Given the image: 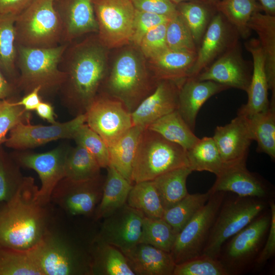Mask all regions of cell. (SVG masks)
Segmentation results:
<instances>
[{
  "mask_svg": "<svg viewBox=\"0 0 275 275\" xmlns=\"http://www.w3.org/2000/svg\"><path fill=\"white\" fill-rule=\"evenodd\" d=\"M107 50L97 34L67 44L59 64L65 75L60 90L76 116L85 114L108 72Z\"/></svg>",
  "mask_w": 275,
  "mask_h": 275,
  "instance_id": "1",
  "label": "cell"
},
{
  "mask_svg": "<svg viewBox=\"0 0 275 275\" xmlns=\"http://www.w3.org/2000/svg\"><path fill=\"white\" fill-rule=\"evenodd\" d=\"M33 178L24 177L14 196L0 205V247L28 250L49 230L47 205L37 200Z\"/></svg>",
  "mask_w": 275,
  "mask_h": 275,
  "instance_id": "2",
  "label": "cell"
},
{
  "mask_svg": "<svg viewBox=\"0 0 275 275\" xmlns=\"http://www.w3.org/2000/svg\"><path fill=\"white\" fill-rule=\"evenodd\" d=\"M141 51L126 48L116 58L99 92L121 101L131 113L155 89L158 82ZM100 88V89H101Z\"/></svg>",
  "mask_w": 275,
  "mask_h": 275,
  "instance_id": "3",
  "label": "cell"
},
{
  "mask_svg": "<svg viewBox=\"0 0 275 275\" xmlns=\"http://www.w3.org/2000/svg\"><path fill=\"white\" fill-rule=\"evenodd\" d=\"M67 44L45 48L16 45V65L19 72L17 82L26 94L38 87H41L40 94L60 89L65 75L59 64Z\"/></svg>",
  "mask_w": 275,
  "mask_h": 275,
  "instance_id": "4",
  "label": "cell"
},
{
  "mask_svg": "<svg viewBox=\"0 0 275 275\" xmlns=\"http://www.w3.org/2000/svg\"><path fill=\"white\" fill-rule=\"evenodd\" d=\"M188 167L186 151L148 128L143 130L132 165L131 181L153 180L171 170Z\"/></svg>",
  "mask_w": 275,
  "mask_h": 275,
  "instance_id": "5",
  "label": "cell"
},
{
  "mask_svg": "<svg viewBox=\"0 0 275 275\" xmlns=\"http://www.w3.org/2000/svg\"><path fill=\"white\" fill-rule=\"evenodd\" d=\"M53 2L33 0L16 16V45L45 48L63 44L62 26Z\"/></svg>",
  "mask_w": 275,
  "mask_h": 275,
  "instance_id": "6",
  "label": "cell"
},
{
  "mask_svg": "<svg viewBox=\"0 0 275 275\" xmlns=\"http://www.w3.org/2000/svg\"><path fill=\"white\" fill-rule=\"evenodd\" d=\"M265 199L237 196L224 200L201 255L218 259L224 243L251 223L266 207Z\"/></svg>",
  "mask_w": 275,
  "mask_h": 275,
  "instance_id": "7",
  "label": "cell"
},
{
  "mask_svg": "<svg viewBox=\"0 0 275 275\" xmlns=\"http://www.w3.org/2000/svg\"><path fill=\"white\" fill-rule=\"evenodd\" d=\"M30 250L42 275L90 274V260L50 229Z\"/></svg>",
  "mask_w": 275,
  "mask_h": 275,
  "instance_id": "8",
  "label": "cell"
},
{
  "mask_svg": "<svg viewBox=\"0 0 275 275\" xmlns=\"http://www.w3.org/2000/svg\"><path fill=\"white\" fill-rule=\"evenodd\" d=\"M225 197V192L211 194L205 205L177 234L170 252L176 264L202 254Z\"/></svg>",
  "mask_w": 275,
  "mask_h": 275,
  "instance_id": "9",
  "label": "cell"
},
{
  "mask_svg": "<svg viewBox=\"0 0 275 275\" xmlns=\"http://www.w3.org/2000/svg\"><path fill=\"white\" fill-rule=\"evenodd\" d=\"M97 36L107 49L130 43L135 8L131 0H92Z\"/></svg>",
  "mask_w": 275,
  "mask_h": 275,
  "instance_id": "10",
  "label": "cell"
},
{
  "mask_svg": "<svg viewBox=\"0 0 275 275\" xmlns=\"http://www.w3.org/2000/svg\"><path fill=\"white\" fill-rule=\"evenodd\" d=\"M85 114L86 124L103 139L108 147L133 126L131 114L124 104L101 92Z\"/></svg>",
  "mask_w": 275,
  "mask_h": 275,
  "instance_id": "11",
  "label": "cell"
},
{
  "mask_svg": "<svg viewBox=\"0 0 275 275\" xmlns=\"http://www.w3.org/2000/svg\"><path fill=\"white\" fill-rule=\"evenodd\" d=\"M103 183L101 175L84 181L64 177L53 189L50 203H54L72 215H92L101 200Z\"/></svg>",
  "mask_w": 275,
  "mask_h": 275,
  "instance_id": "12",
  "label": "cell"
},
{
  "mask_svg": "<svg viewBox=\"0 0 275 275\" xmlns=\"http://www.w3.org/2000/svg\"><path fill=\"white\" fill-rule=\"evenodd\" d=\"M85 114L76 116L64 123L50 125H32L21 122L9 132L5 145L16 149H25L39 146L48 142L64 139H73L76 131L86 123Z\"/></svg>",
  "mask_w": 275,
  "mask_h": 275,
  "instance_id": "13",
  "label": "cell"
},
{
  "mask_svg": "<svg viewBox=\"0 0 275 275\" xmlns=\"http://www.w3.org/2000/svg\"><path fill=\"white\" fill-rule=\"evenodd\" d=\"M270 212L261 214L244 228L233 235L225 249L223 261H220L228 271L240 270L258 253L268 231Z\"/></svg>",
  "mask_w": 275,
  "mask_h": 275,
  "instance_id": "14",
  "label": "cell"
},
{
  "mask_svg": "<svg viewBox=\"0 0 275 275\" xmlns=\"http://www.w3.org/2000/svg\"><path fill=\"white\" fill-rule=\"evenodd\" d=\"M67 150L58 147L41 153H23L14 158L20 167L36 171L41 181L37 200L42 204L50 203L51 193L65 177V160Z\"/></svg>",
  "mask_w": 275,
  "mask_h": 275,
  "instance_id": "15",
  "label": "cell"
},
{
  "mask_svg": "<svg viewBox=\"0 0 275 275\" xmlns=\"http://www.w3.org/2000/svg\"><path fill=\"white\" fill-rule=\"evenodd\" d=\"M144 215L126 203L104 218L97 237L122 252L140 243Z\"/></svg>",
  "mask_w": 275,
  "mask_h": 275,
  "instance_id": "16",
  "label": "cell"
},
{
  "mask_svg": "<svg viewBox=\"0 0 275 275\" xmlns=\"http://www.w3.org/2000/svg\"><path fill=\"white\" fill-rule=\"evenodd\" d=\"M251 77L237 40L195 78L200 81H213L246 92Z\"/></svg>",
  "mask_w": 275,
  "mask_h": 275,
  "instance_id": "17",
  "label": "cell"
},
{
  "mask_svg": "<svg viewBox=\"0 0 275 275\" xmlns=\"http://www.w3.org/2000/svg\"><path fill=\"white\" fill-rule=\"evenodd\" d=\"M237 34L221 14L215 13L202 39L188 77H196L237 41Z\"/></svg>",
  "mask_w": 275,
  "mask_h": 275,
  "instance_id": "18",
  "label": "cell"
},
{
  "mask_svg": "<svg viewBox=\"0 0 275 275\" xmlns=\"http://www.w3.org/2000/svg\"><path fill=\"white\" fill-rule=\"evenodd\" d=\"M62 29L63 43L98 33L92 0H53Z\"/></svg>",
  "mask_w": 275,
  "mask_h": 275,
  "instance_id": "19",
  "label": "cell"
},
{
  "mask_svg": "<svg viewBox=\"0 0 275 275\" xmlns=\"http://www.w3.org/2000/svg\"><path fill=\"white\" fill-rule=\"evenodd\" d=\"M212 138L224 166L245 163L253 140L245 116L237 115L229 123L217 126Z\"/></svg>",
  "mask_w": 275,
  "mask_h": 275,
  "instance_id": "20",
  "label": "cell"
},
{
  "mask_svg": "<svg viewBox=\"0 0 275 275\" xmlns=\"http://www.w3.org/2000/svg\"><path fill=\"white\" fill-rule=\"evenodd\" d=\"M182 82L159 80L153 91L131 113L133 126L146 128L161 117L177 110Z\"/></svg>",
  "mask_w": 275,
  "mask_h": 275,
  "instance_id": "21",
  "label": "cell"
},
{
  "mask_svg": "<svg viewBox=\"0 0 275 275\" xmlns=\"http://www.w3.org/2000/svg\"><path fill=\"white\" fill-rule=\"evenodd\" d=\"M212 186L208 190L232 192L239 197H255L266 199L270 194L267 184L257 175L250 172L245 163L223 166Z\"/></svg>",
  "mask_w": 275,
  "mask_h": 275,
  "instance_id": "22",
  "label": "cell"
},
{
  "mask_svg": "<svg viewBox=\"0 0 275 275\" xmlns=\"http://www.w3.org/2000/svg\"><path fill=\"white\" fill-rule=\"evenodd\" d=\"M253 60V71L248 90V101L238 109L237 115L249 116L262 112L269 106L268 98V86L265 60L258 39L253 38L245 43Z\"/></svg>",
  "mask_w": 275,
  "mask_h": 275,
  "instance_id": "23",
  "label": "cell"
},
{
  "mask_svg": "<svg viewBox=\"0 0 275 275\" xmlns=\"http://www.w3.org/2000/svg\"><path fill=\"white\" fill-rule=\"evenodd\" d=\"M229 88L211 80L188 77L180 85L177 111L194 131L198 113L203 104L215 94Z\"/></svg>",
  "mask_w": 275,
  "mask_h": 275,
  "instance_id": "24",
  "label": "cell"
},
{
  "mask_svg": "<svg viewBox=\"0 0 275 275\" xmlns=\"http://www.w3.org/2000/svg\"><path fill=\"white\" fill-rule=\"evenodd\" d=\"M122 253L135 275H173L176 264L170 252L139 243Z\"/></svg>",
  "mask_w": 275,
  "mask_h": 275,
  "instance_id": "25",
  "label": "cell"
},
{
  "mask_svg": "<svg viewBox=\"0 0 275 275\" xmlns=\"http://www.w3.org/2000/svg\"><path fill=\"white\" fill-rule=\"evenodd\" d=\"M196 57L197 53L167 48L148 59V68L157 81L171 80L182 82L189 77Z\"/></svg>",
  "mask_w": 275,
  "mask_h": 275,
  "instance_id": "26",
  "label": "cell"
},
{
  "mask_svg": "<svg viewBox=\"0 0 275 275\" xmlns=\"http://www.w3.org/2000/svg\"><path fill=\"white\" fill-rule=\"evenodd\" d=\"M248 27L258 35L265 60L268 89L271 92L270 103L275 104V16L255 13Z\"/></svg>",
  "mask_w": 275,
  "mask_h": 275,
  "instance_id": "27",
  "label": "cell"
},
{
  "mask_svg": "<svg viewBox=\"0 0 275 275\" xmlns=\"http://www.w3.org/2000/svg\"><path fill=\"white\" fill-rule=\"evenodd\" d=\"M90 274L135 275L124 254L97 237L91 249Z\"/></svg>",
  "mask_w": 275,
  "mask_h": 275,
  "instance_id": "28",
  "label": "cell"
},
{
  "mask_svg": "<svg viewBox=\"0 0 275 275\" xmlns=\"http://www.w3.org/2000/svg\"><path fill=\"white\" fill-rule=\"evenodd\" d=\"M101 200L95 210L96 220L104 218L124 205L133 184L111 164L107 167Z\"/></svg>",
  "mask_w": 275,
  "mask_h": 275,
  "instance_id": "29",
  "label": "cell"
},
{
  "mask_svg": "<svg viewBox=\"0 0 275 275\" xmlns=\"http://www.w3.org/2000/svg\"><path fill=\"white\" fill-rule=\"evenodd\" d=\"M144 129L140 126H132L113 145L108 147L110 164L132 183L133 162Z\"/></svg>",
  "mask_w": 275,
  "mask_h": 275,
  "instance_id": "30",
  "label": "cell"
},
{
  "mask_svg": "<svg viewBox=\"0 0 275 275\" xmlns=\"http://www.w3.org/2000/svg\"><path fill=\"white\" fill-rule=\"evenodd\" d=\"M146 128L155 131L167 140L179 145L186 151L199 140L177 110L150 124Z\"/></svg>",
  "mask_w": 275,
  "mask_h": 275,
  "instance_id": "31",
  "label": "cell"
},
{
  "mask_svg": "<svg viewBox=\"0 0 275 275\" xmlns=\"http://www.w3.org/2000/svg\"><path fill=\"white\" fill-rule=\"evenodd\" d=\"M253 140L257 142V151L275 158V105L269 104L265 111L245 116Z\"/></svg>",
  "mask_w": 275,
  "mask_h": 275,
  "instance_id": "32",
  "label": "cell"
},
{
  "mask_svg": "<svg viewBox=\"0 0 275 275\" xmlns=\"http://www.w3.org/2000/svg\"><path fill=\"white\" fill-rule=\"evenodd\" d=\"M213 6L243 38L250 35L248 23L252 15L262 11L257 0H220Z\"/></svg>",
  "mask_w": 275,
  "mask_h": 275,
  "instance_id": "33",
  "label": "cell"
},
{
  "mask_svg": "<svg viewBox=\"0 0 275 275\" xmlns=\"http://www.w3.org/2000/svg\"><path fill=\"white\" fill-rule=\"evenodd\" d=\"M192 172L188 167H181L153 180L164 210L173 206L188 194L186 180Z\"/></svg>",
  "mask_w": 275,
  "mask_h": 275,
  "instance_id": "34",
  "label": "cell"
},
{
  "mask_svg": "<svg viewBox=\"0 0 275 275\" xmlns=\"http://www.w3.org/2000/svg\"><path fill=\"white\" fill-rule=\"evenodd\" d=\"M126 204L148 218H162L164 211L153 180L134 183Z\"/></svg>",
  "mask_w": 275,
  "mask_h": 275,
  "instance_id": "35",
  "label": "cell"
},
{
  "mask_svg": "<svg viewBox=\"0 0 275 275\" xmlns=\"http://www.w3.org/2000/svg\"><path fill=\"white\" fill-rule=\"evenodd\" d=\"M188 167L192 171H207L218 174L223 163L212 137H203L186 151Z\"/></svg>",
  "mask_w": 275,
  "mask_h": 275,
  "instance_id": "36",
  "label": "cell"
},
{
  "mask_svg": "<svg viewBox=\"0 0 275 275\" xmlns=\"http://www.w3.org/2000/svg\"><path fill=\"white\" fill-rule=\"evenodd\" d=\"M101 168L90 154L82 146L67 150L65 160V177L74 181H84L100 176Z\"/></svg>",
  "mask_w": 275,
  "mask_h": 275,
  "instance_id": "37",
  "label": "cell"
},
{
  "mask_svg": "<svg viewBox=\"0 0 275 275\" xmlns=\"http://www.w3.org/2000/svg\"><path fill=\"white\" fill-rule=\"evenodd\" d=\"M176 6L178 12L190 30L196 44L199 43L216 12L214 6L207 2L200 1L182 2Z\"/></svg>",
  "mask_w": 275,
  "mask_h": 275,
  "instance_id": "38",
  "label": "cell"
},
{
  "mask_svg": "<svg viewBox=\"0 0 275 275\" xmlns=\"http://www.w3.org/2000/svg\"><path fill=\"white\" fill-rule=\"evenodd\" d=\"M211 194H188L172 207L164 210L162 218L177 234L194 215L205 205Z\"/></svg>",
  "mask_w": 275,
  "mask_h": 275,
  "instance_id": "39",
  "label": "cell"
},
{
  "mask_svg": "<svg viewBox=\"0 0 275 275\" xmlns=\"http://www.w3.org/2000/svg\"><path fill=\"white\" fill-rule=\"evenodd\" d=\"M0 275H42L29 249L0 247Z\"/></svg>",
  "mask_w": 275,
  "mask_h": 275,
  "instance_id": "40",
  "label": "cell"
},
{
  "mask_svg": "<svg viewBox=\"0 0 275 275\" xmlns=\"http://www.w3.org/2000/svg\"><path fill=\"white\" fill-rule=\"evenodd\" d=\"M16 16L0 15V69L11 77L16 73Z\"/></svg>",
  "mask_w": 275,
  "mask_h": 275,
  "instance_id": "41",
  "label": "cell"
},
{
  "mask_svg": "<svg viewBox=\"0 0 275 275\" xmlns=\"http://www.w3.org/2000/svg\"><path fill=\"white\" fill-rule=\"evenodd\" d=\"M176 236L173 228L162 218L144 216L140 243L170 252Z\"/></svg>",
  "mask_w": 275,
  "mask_h": 275,
  "instance_id": "42",
  "label": "cell"
},
{
  "mask_svg": "<svg viewBox=\"0 0 275 275\" xmlns=\"http://www.w3.org/2000/svg\"><path fill=\"white\" fill-rule=\"evenodd\" d=\"M20 167L0 149V205L11 199L22 184L24 177Z\"/></svg>",
  "mask_w": 275,
  "mask_h": 275,
  "instance_id": "43",
  "label": "cell"
},
{
  "mask_svg": "<svg viewBox=\"0 0 275 275\" xmlns=\"http://www.w3.org/2000/svg\"><path fill=\"white\" fill-rule=\"evenodd\" d=\"M166 42L169 49L197 52L196 44L190 30L178 12L167 23Z\"/></svg>",
  "mask_w": 275,
  "mask_h": 275,
  "instance_id": "44",
  "label": "cell"
},
{
  "mask_svg": "<svg viewBox=\"0 0 275 275\" xmlns=\"http://www.w3.org/2000/svg\"><path fill=\"white\" fill-rule=\"evenodd\" d=\"M228 271L218 259L201 255L176 264L173 275H229Z\"/></svg>",
  "mask_w": 275,
  "mask_h": 275,
  "instance_id": "45",
  "label": "cell"
},
{
  "mask_svg": "<svg viewBox=\"0 0 275 275\" xmlns=\"http://www.w3.org/2000/svg\"><path fill=\"white\" fill-rule=\"evenodd\" d=\"M77 145L87 150L94 157L101 168L110 164L108 147L103 139L86 123L76 131L73 139Z\"/></svg>",
  "mask_w": 275,
  "mask_h": 275,
  "instance_id": "46",
  "label": "cell"
},
{
  "mask_svg": "<svg viewBox=\"0 0 275 275\" xmlns=\"http://www.w3.org/2000/svg\"><path fill=\"white\" fill-rule=\"evenodd\" d=\"M30 115L16 102L0 101V146L5 143L7 135L17 124L30 122Z\"/></svg>",
  "mask_w": 275,
  "mask_h": 275,
  "instance_id": "47",
  "label": "cell"
},
{
  "mask_svg": "<svg viewBox=\"0 0 275 275\" xmlns=\"http://www.w3.org/2000/svg\"><path fill=\"white\" fill-rule=\"evenodd\" d=\"M168 22L152 29L143 37L138 48L145 58H152L168 48L166 42Z\"/></svg>",
  "mask_w": 275,
  "mask_h": 275,
  "instance_id": "48",
  "label": "cell"
},
{
  "mask_svg": "<svg viewBox=\"0 0 275 275\" xmlns=\"http://www.w3.org/2000/svg\"><path fill=\"white\" fill-rule=\"evenodd\" d=\"M170 18L135 10L130 43L138 47L143 37L148 32L159 24L167 22Z\"/></svg>",
  "mask_w": 275,
  "mask_h": 275,
  "instance_id": "49",
  "label": "cell"
},
{
  "mask_svg": "<svg viewBox=\"0 0 275 275\" xmlns=\"http://www.w3.org/2000/svg\"><path fill=\"white\" fill-rule=\"evenodd\" d=\"M136 10L171 18L178 13L176 5L170 0H131Z\"/></svg>",
  "mask_w": 275,
  "mask_h": 275,
  "instance_id": "50",
  "label": "cell"
},
{
  "mask_svg": "<svg viewBox=\"0 0 275 275\" xmlns=\"http://www.w3.org/2000/svg\"><path fill=\"white\" fill-rule=\"evenodd\" d=\"M270 223L268 236L264 247L255 260L256 265L261 266L270 259L275 253V204L273 201L269 203Z\"/></svg>",
  "mask_w": 275,
  "mask_h": 275,
  "instance_id": "51",
  "label": "cell"
},
{
  "mask_svg": "<svg viewBox=\"0 0 275 275\" xmlns=\"http://www.w3.org/2000/svg\"><path fill=\"white\" fill-rule=\"evenodd\" d=\"M33 0H0V15L17 16Z\"/></svg>",
  "mask_w": 275,
  "mask_h": 275,
  "instance_id": "52",
  "label": "cell"
},
{
  "mask_svg": "<svg viewBox=\"0 0 275 275\" xmlns=\"http://www.w3.org/2000/svg\"><path fill=\"white\" fill-rule=\"evenodd\" d=\"M40 92L41 87H36L16 102L18 105L23 106L28 112L34 111L42 101Z\"/></svg>",
  "mask_w": 275,
  "mask_h": 275,
  "instance_id": "53",
  "label": "cell"
},
{
  "mask_svg": "<svg viewBox=\"0 0 275 275\" xmlns=\"http://www.w3.org/2000/svg\"><path fill=\"white\" fill-rule=\"evenodd\" d=\"M35 111L39 117L46 120L50 124L57 122L54 117L55 114L53 108L50 103L41 101Z\"/></svg>",
  "mask_w": 275,
  "mask_h": 275,
  "instance_id": "54",
  "label": "cell"
},
{
  "mask_svg": "<svg viewBox=\"0 0 275 275\" xmlns=\"http://www.w3.org/2000/svg\"><path fill=\"white\" fill-rule=\"evenodd\" d=\"M12 92V87L2 73L0 69V101L5 99Z\"/></svg>",
  "mask_w": 275,
  "mask_h": 275,
  "instance_id": "55",
  "label": "cell"
},
{
  "mask_svg": "<svg viewBox=\"0 0 275 275\" xmlns=\"http://www.w3.org/2000/svg\"><path fill=\"white\" fill-rule=\"evenodd\" d=\"M265 14L275 16V0H259Z\"/></svg>",
  "mask_w": 275,
  "mask_h": 275,
  "instance_id": "56",
  "label": "cell"
},
{
  "mask_svg": "<svg viewBox=\"0 0 275 275\" xmlns=\"http://www.w3.org/2000/svg\"><path fill=\"white\" fill-rule=\"evenodd\" d=\"M170 1H172L173 3H174L176 5L179 3H182V2L192 1H200L208 2V0H170Z\"/></svg>",
  "mask_w": 275,
  "mask_h": 275,
  "instance_id": "57",
  "label": "cell"
},
{
  "mask_svg": "<svg viewBox=\"0 0 275 275\" xmlns=\"http://www.w3.org/2000/svg\"><path fill=\"white\" fill-rule=\"evenodd\" d=\"M220 0H208V3L210 5L213 6L216 3Z\"/></svg>",
  "mask_w": 275,
  "mask_h": 275,
  "instance_id": "58",
  "label": "cell"
}]
</instances>
